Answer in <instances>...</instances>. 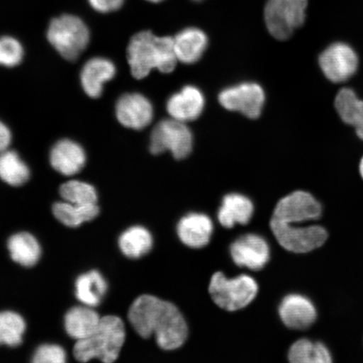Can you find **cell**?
Here are the masks:
<instances>
[{"label":"cell","mask_w":363,"mask_h":363,"mask_svg":"<svg viewBox=\"0 0 363 363\" xmlns=\"http://www.w3.org/2000/svg\"><path fill=\"white\" fill-rule=\"evenodd\" d=\"M128 319L140 337L155 335L163 350H175L183 346L188 337V325L174 303L153 295H140L130 306Z\"/></svg>","instance_id":"cell-1"},{"label":"cell","mask_w":363,"mask_h":363,"mask_svg":"<svg viewBox=\"0 0 363 363\" xmlns=\"http://www.w3.org/2000/svg\"><path fill=\"white\" fill-rule=\"evenodd\" d=\"M127 57L131 74L136 79H143L153 69L169 74L175 69L177 59L174 38L157 36L145 30L133 35L127 48Z\"/></svg>","instance_id":"cell-2"},{"label":"cell","mask_w":363,"mask_h":363,"mask_svg":"<svg viewBox=\"0 0 363 363\" xmlns=\"http://www.w3.org/2000/svg\"><path fill=\"white\" fill-rule=\"evenodd\" d=\"M123 320L116 315L101 318V323L87 338L77 340L74 356L77 361L87 362L99 359L103 362H116L125 342Z\"/></svg>","instance_id":"cell-3"},{"label":"cell","mask_w":363,"mask_h":363,"mask_svg":"<svg viewBox=\"0 0 363 363\" xmlns=\"http://www.w3.org/2000/svg\"><path fill=\"white\" fill-rule=\"evenodd\" d=\"M89 30L79 17L62 15L50 22L48 39L61 56L75 61L89 43Z\"/></svg>","instance_id":"cell-4"},{"label":"cell","mask_w":363,"mask_h":363,"mask_svg":"<svg viewBox=\"0 0 363 363\" xmlns=\"http://www.w3.org/2000/svg\"><path fill=\"white\" fill-rule=\"evenodd\" d=\"M208 292L216 305L227 311H235L247 307L258 292L255 279L248 275L227 279L222 272L213 275Z\"/></svg>","instance_id":"cell-5"},{"label":"cell","mask_w":363,"mask_h":363,"mask_svg":"<svg viewBox=\"0 0 363 363\" xmlns=\"http://www.w3.org/2000/svg\"><path fill=\"white\" fill-rule=\"evenodd\" d=\"M308 0H267L264 18L267 30L274 38L284 40L302 26Z\"/></svg>","instance_id":"cell-6"},{"label":"cell","mask_w":363,"mask_h":363,"mask_svg":"<svg viewBox=\"0 0 363 363\" xmlns=\"http://www.w3.org/2000/svg\"><path fill=\"white\" fill-rule=\"evenodd\" d=\"M194 138L187 125L174 119L163 120L155 126L150 139V152L153 155L169 151L174 158L184 159L193 149Z\"/></svg>","instance_id":"cell-7"},{"label":"cell","mask_w":363,"mask_h":363,"mask_svg":"<svg viewBox=\"0 0 363 363\" xmlns=\"http://www.w3.org/2000/svg\"><path fill=\"white\" fill-rule=\"evenodd\" d=\"M275 238L284 249L294 253H306L320 247L328 238V231L320 225L296 227L271 220Z\"/></svg>","instance_id":"cell-8"},{"label":"cell","mask_w":363,"mask_h":363,"mask_svg":"<svg viewBox=\"0 0 363 363\" xmlns=\"http://www.w3.org/2000/svg\"><path fill=\"white\" fill-rule=\"evenodd\" d=\"M219 102L226 110L257 119L264 106L265 93L259 84L246 82L222 90Z\"/></svg>","instance_id":"cell-9"},{"label":"cell","mask_w":363,"mask_h":363,"mask_svg":"<svg viewBox=\"0 0 363 363\" xmlns=\"http://www.w3.org/2000/svg\"><path fill=\"white\" fill-rule=\"evenodd\" d=\"M322 213L320 203L310 193L295 191L277 204L272 220L286 224H296L319 219Z\"/></svg>","instance_id":"cell-10"},{"label":"cell","mask_w":363,"mask_h":363,"mask_svg":"<svg viewBox=\"0 0 363 363\" xmlns=\"http://www.w3.org/2000/svg\"><path fill=\"white\" fill-rule=\"evenodd\" d=\"M319 65L326 78L333 83L340 84L355 74L358 57L350 45L337 43L330 45L320 54Z\"/></svg>","instance_id":"cell-11"},{"label":"cell","mask_w":363,"mask_h":363,"mask_svg":"<svg viewBox=\"0 0 363 363\" xmlns=\"http://www.w3.org/2000/svg\"><path fill=\"white\" fill-rule=\"evenodd\" d=\"M230 256L239 267L257 271L265 267L270 259V248L261 235L247 234L230 245Z\"/></svg>","instance_id":"cell-12"},{"label":"cell","mask_w":363,"mask_h":363,"mask_svg":"<svg viewBox=\"0 0 363 363\" xmlns=\"http://www.w3.org/2000/svg\"><path fill=\"white\" fill-rule=\"evenodd\" d=\"M116 117L122 125L133 130H143L152 123L154 116L151 101L140 94H126L119 99Z\"/></svg>","instance_id":"cell-13"},{"label":"cell","mask_w":363,"mask_h":363,"mask_svg":"<svg viewBox=\"0 0 363 363\" xmlns=\"http://www.w3.org/2000/svg\"><path fill=\"white\" fill-rule=\"evenodd\" d=\"M204 104L206 99L201 90L188 85L172 95L167 102V111L172 119L186 123L201 116Z\"/></svg>","instance_id":"cell-14"},{"label":"cell","mask_w":363,"mask_h":363,"mask_svg":"<svg viewBox=\"0 0 363 363\" xmlns=\"http://www.w3.org/2000/svg\"><path fill=\"white\" fill-rule=\"evenodd\" d=\"M279 313L283 323L289 328L305 330L314 323L315 307L308 298L299 294H289L281 302Z\"/></svg>","instance_id":"cell-15"},{"label":"cell","mask_w":363,"mask_h":363,"mask_svg":"<svg viewBox=\"0 0 363 363\" xmlns=\"http://www.w3.org/2000/svg\"><path fill=\"white\" fill-rule=\"evenodd\" d=\"M214 225L210 217L189 213L179 220L177 233L182 242L191 248H202L210 242Z\"/></svg>","instance_id":"cell-16"},{"label":"cell","mask_w":363,"mask_h":363,"mask_svg":"<svg viewBox=\"0 0 363 363\" xmlns=\"http://www.w3.org/2000/svg\"><path fill=\"white\" fill-rule=\"evenodd\" d=\"M50 162L54 169L65 176H74L84 169L86 154L83 147L74 140H59L50 154Z\"/></svg>","instance_id":"cell-17"},{"label":"cell","mask_w":363,"mask_h":363,"mask_svg":"<svg viewBox=\"0 0 363 363\" xmlns=\"http://www.w3.org/2000/svg\"><path fill=\"white\" fill-rule=\"evenodd\" d=\"M116 68L108 59L94 57L85 63L81 72V84L86 94L96 99L101 96L104 84L115 77Z\"/></svg>","instance_id":"cell-18"},{"label":"cell","mask_w":363,"mask_h":363,"mask_svg":"<svg viewBox=\"0 0 363 363\" xmlns=\"http://www.w3.org/2000/svg\"><path fill=\"white\" fill-rule=\"evenodd\" d=\"M174 44L178 61L185 65H193L206 52L208 38L202 30L196 27H189L176 35Z\"/></svg>","instance_id":"cell-19"},{"label":"cell","mask_w":363,"mask_h":363,"mask_svg":"<svg viewBox=\"0 0 363 363\" xmlns=\"http://www.w3.org/2000/svg\"><path fill=\"white\" fill-rule=\"evenodd\" d=\"M254 213L253 203L240 194H226L218 211V220L222 226L231 229L235 225H247Z\"/></svg>","instance_id":"cell-20"},{"label":"cell","mask_w":363,"mask_h":363,"mask_svg":"<svg viewBox=\"0 0 363 363\" xmlns=\"http://www.w3.org/2000/svg\"><path fill=\"white\" fill-rule=\"evenodd\" d=\"M101 318L93 307L84 305L72 307L65 316V329L77 342L92 335L101 323Z\"/></svg>","instance_id":"cell-21"},{"label":"cell","mask_w":363,"mask_h":363,"mask_svg":"<svg viewBox=\"0 0 363 363\" xmlns=\"http://www.w3.org/2000/svg\"><path fill=\"white\" fill-rule=\"evenodd\" d=\"M75 296L84 306L97 307L106 296L108 283L101 272L91 270L77 278Z\"/></svg>","instance_id":"cell-22"},{"label":"cell","mask_w":363,"mask_h":363,"mask_svg":"<svg viewBox=\"0 0 363 363\" xmlns=\"http://www.w3.org/2000/svg\"><path fill=\"white\" fill-rule=\"evenodd\" d=\"M7 248L11 259L25 267L35 266L42 257L38 240L26 231L12 235L8 240Z\"/></svg>","instance_id":"cell-23"},{"label":"cell","mask_w":363,"mask_h":363,"mask_svg":"<svg viewBox=\"0 0 363 363\" xmlns=\"http://www.w3.org/2000/svg\"><path fill=\"white\" fill-rule=\"evenodd\" d=\"M118 245L122 254L130 259H138L147 255L153 247V238L149 230L142 225H134L120 235Z\"/></svg>","instance_id":"cell-24"},{"label":"cell","mask_w":363,"mask_h":363,"mask_svg":"<svg viewBox=\"0 0 363 363\" xmlns=\"http://www.w3.org/2000/svg\"><path fill=\"white\" fill-rule=\"evenodd\" d=\"M335 106L345 123L353 126L363 140V101L352 89L345 88L339 91Z\"/></svg>","instance_id":"cell-25"},{"label":"cell","mask_w":363,"mask_h":363,"mask_svg":"<svg viewBox=\"0 0 363 363\" xmlns=\"http://www.w3.org/2000/svg\"><path fill=\"white\" fill-rule=\"evenodd\" d=\"M52 213L62 225L77 228L86 222L94 220L99 215V207L97 203L76 204L62 201L53 204Z\"/></svg>","instance_id":"cell-26"},{"label":"cell","mask_w":363,"mask_h":363,"mask_svg":"<svg viewBox=\"0 0 363 363\" xmlns=\"http://www.w3.org/2000/svg\"><path fill=\"white\" fill-rule=\"evenodd\" d=\"M29 167L16 152L6 150L0 152V179L13 187H20L28 182Z\"/></svg>","instance_id":"cell-27"},{"label":"cell","mask_w":363,"mask_h":363,"mask_svg":"<svg viewBox=\"0 0 363 363\" xmlns=\"http://www.w3.org/2000/svg\"><path fill=\"white\" fill-rule=\"evenodd\" d=\"M26 330V322L19 313L0 311V346H21Z\"/></svg>","instance_id":"cell-28"},{"label":"cell","mask_w":363,"mask_h":363,"mask_svg":"<svg viewBox=\"0 0 363 363\" xmlns=\"http://www.w3.org/2000/svg\"><path fill=\"white\" fill-rule=\"evenodd\" d=\"M289 360L293 363H329L330 353L323 343L301 339L290 347Z\"/></svg>","instance_id":"cell-29"},{"label":"cell","mask_w":363,"mask_h":363,"mask_svg":"<svg viewBox=\"0 0 363 363\" xmlns=\"http://www.w3.org/2000/svg\"><path fill=\"white\" fill-rule=\"evenodd\" d=\"M63 201L76 204H93L98 203V193L93 185L83 181L71 180L60 188Z\"/></svg>","instance_id":"cell-30"},{"label":"cell","mask_w":363,"mask_h":363,"mask_svg":"<svg viewBox=\"0 0 363 363\" xmlns=\"http://www.w3.org/2000/svg\"><path fill=\"white\" fill-rule=\"evenodd\" d=\"M24 50L19 40L11 36L0 38V65L13 67L19 65Z\"/></svg>","instance_id":"cell-31"},{"label":"cell","mask_w":363,"mask_h":363,"mask_svg":"<svg viewBox=\"0 0 363 363\" xmlns=\"http://www.w3.org/2000/svg\"><path fill=\"white\" fill-rule=\"evenodd\" d=\"M31 362L34 363H65L67 362V353L65 348L57 344H43L35 349Z\"/></svg>","instance_id":"cell-32"},{"label":"cell","mask_w":363,"mask_h":363,"mask_svg":"<svg viewBox=\"0 0 363 363\" xmlns=\"http://www.w3.org/2000/svg\"><path fill=\"white\" fill-rule=\"evenodd\" d=\"M90 6L99 13H111L120 10L125 0H89Z\"/></svg>","instance_id":"cell-33"},{"label":"cell","mask_w":363,"mask_h":363,"mask_svg":"<svg viewBox=\"0 0 363 363\" xmlns=\"http://www.w3.org/2000/svg\"><path fill=\"white\" fill-rule=\"evenodd\" d=\"M12 135L10 129L0 121V152L6 151L11 143Z\"/></svg>","instance_id":"cell-34"},{"label":"cell","mask_w":363,"mask_h":363,"mask_svg":"<svg viewBox=\"0 0 363 363\" xmlns=\"http://www.w3.org/2000/svg\"><path fill=\"white\" fill-rule=\"evenodd\" d=\"M360 174L363 179V157L362 158L361 162H360Z\"/></svg>","instance_id":"cell-35"},{"label":"cell","mask_w":363,"mask_h":363,"mask_svg":"<svg viewBox=\"0 0 363 363\" xmlns=\"http://www.w3.org/2000/svg\"><path fill=\"white\" fill-rule=\"evenodd\" d=\"M147 1L152 3H160L163 1V0H147Z\"/></svg>","instance_id":"cell-36"},{"label":"cell","mask_w":363,"mask_h":363,"mask_svg":"<svg viewBox=\"0 0 363 363\" xmlns=\"http://www.w3.org/2000/svg\"><path fill=\"white\" fill-rule=\"evenodd\" d=\"M193 1H195V2H201V1H203V0H193Z\"/></svg>","instance_id":"cell-37"}]
</instances>
